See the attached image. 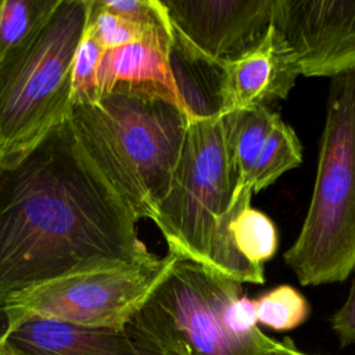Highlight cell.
Instances as JSON below:
<instances>
[{
	"instance_id": "1",
	"label": "cell",
	"mask_w": 355,
	"mask_h": 355,
	"mask_svg": "<svg viewBox=\"0 0 355 355\" xmlns=\"http://www.w3.org/2000/svg\"><path fill=\"white\" fill-rule=\"evenodd\" d=\"M136 223L67 121L0 168V308L54 279L150 258Z\"/></svg>"
},
{
	"instance_id": "2",
	"label": "cell",
	"mask_w": 355,
	"mask_h": 355,
	"mask_svg": "<svg viewBox=\"0 0 355 355\" xmlns=\"http://www.w3.org/2000/svg\"><path fill=\"white\" fill-rule=\"evenodd\" d=\"M240 111L189 119L169 190L153 222L168 252L207 266L239 283L262 284L263 268L245 261L234 247L230 222L251 205L252 191L234 196L237 176L233 143Z\"/></svg>"
},
{
	"instance_id": "3",
	"label": "cell",
	"mask_w": 355,
	"mask_h": 355,
	"mask_svg": "<svg viewBox=\"0 0 355 355\" xmlns=\"http://www.w3.org/2000/svg\"><path fill=\"white\" fill-rule=\"evenodd\" d=\"M189 119L168 100L112 93L73 105L68 123L136 220H153L172 183Z\"/></svg>"
},
{
	"instance_id": "4",
	"label": "cell",
	"mask_w": 355,
	"mask_h": 355,
	"mask_svg": "<svg viewBox=\"0 0 355 355\" xmlns=\"http://www.w3.org/2000/svg\"><path fill=\"white\" fill-rule=\"evenodd\" d=\"M283 258L302 286L355 270V75L330 82L311 202Z\"/></svg>"
},
{
	"instance_id": "5",
	"label": "cell",
	"mask_w": 355,
	"mask_h": 355,
	"mask_svg": "<svg viewBox=\"0 0 355 355\" xmlns=\"http://www.w3.org/2000/svg\"><path fill=\"white\" fill-rule=\"evenodd\" d=\"M89 0H60L37 35L0 65V168L11 166L71 115V72Z\"/></svg>"
},
{
	"instance_id": "6",
	"label": "cell",
	"mask_w": 355,
	"mask_h": 355,
	"mask_svg": "<svg viewBox=\"0 0 355 355\" xmlns=\"http://www.w3.org/2000/svg\"><path fill=\"white\" fill-rule=\"evenodd\" d=\"M241 294V283L176 258L125 330L164 355H263L280 341L265 333L243 337L230 327L229 309Z\"/></svg>"
},
{
	"instance_id": "7",
	"label": "cell",
	"mask_w": 355,
	"mask_h": 355,
	"mask_svg": "<svg viewBox=\"0 0 355 355\" xmlns=\"http://www.w3.org/2000/svg\"><path fill=\"white\" fill-rule=\"evenodd\" d=\"M176 257L154 254L139 262L71 273L21 291L0 308L8 331L29 319L122 330L172 269Z\"/></svg>"
},
{
	"instance_id": "8",
	"label": "cell",
	"mask_w": 355,
	"mask_h": 355,
	"mask_svg": "<svg viewBox=\"0 0 355 355\" xmlns=\"http://www.w3.org/2000/svg\"><path fill=\"white\" fill-rule=\"evenodd\" d=\"M173 31L172 46L215 65L254 50L272 25L275 0H161Z\"/></svg>"
},
{
	"instance_id": "9",
	"label": "cell",
	"mask_w": 355,
	"mask_h": 355,
	"mask_svg": "<svg viewBox=\"0 0 355 355\" xmlns=\"http://www.w3.org/2000/svg\"><path fill=\"white\" fill-rule=\"evenodd\" d=\"M272 25L301 75H355V0H275Z\"/></svg>"
},
{
	"instance_id": "10",
	"label": "cell",
	"mask_w": 355,
	"mask_h": 355,
	"mask_svg": "<svg viewBox=\"0 0 355 355\" xmlns=\"http://www.w3.org/2000/svg\"><path fill=\"white\" fill-rule=\"evenodd\" d=\"M300 69L280 32L270 25L262 42L241 58L220 68L219 114L268 107L284 100L295 86Z\"/></svg>"
},
{
	"instance_id": "11",
	"label": "cell",
	"mask_w": 355,
	"mask_h": 355,
	"mask_svg": "<svg viewBox=\"0 0 355 355\" xmlns=\"http://www.w3.org/2000/svg\"><path fill=\"white\" fill-rule=\"evenodd\" d=\"M3 341L15 355H164L133 338L125 329H90L47 319H29Z\"/></svg>"
},
{
	"instance_id": "12",
	"label": "cell",
	"mask_w": 355,
	"mask_h": 355,
	"mask_svg": "<svg viewBox=\"0 0 355 355\" xmlns=\"http://www.w3.org/2000/svg\"><path fill=\"white\" fill-rule=\"evenodd\" d=\"M169 53L171 50L147 40L104 50L96 78L97 100L112 93L155 97L168 100L187 112Z\"/></svg>"
},
{
	"instance_id": "13",
	"label": "cell",
	"mask_w": 355,
	"mask_h": 355,
	"mask_svg": "<svg viewBox=\"0 0 355 355\" xmlns=\"http://www.w3.org/2000/svg\"><path fill=\"white\" fill-rule=\"evenodd\" d=\"M60 0H0V65L44 26Z\"/></svg>"
},
{
	"instance_id": "14",
	"label": "cell",
	"mask_w": 355,
	"mask_h": 355,
	"mask_svg": "<svg viewBox=\"0 0 355 355\" xmlns=\"http://www.w3.org/2000/svg\"><path fill=\"white\" fill-rule=\"evenodd\" d=\"M301 162V141L294 129L280 116L251 169L248 189H251L252 194L259 193L275 183L287 171L300 166Z\"/></svg>"
},
{
	"instance_id": "15",
	"label": "cell",
	"mask_w": 355,
	"mask_h": 355,
	"mask_svg": "<svg viewBox=\"0 0 355 355\" xmlns=\"http://www.w3.org/2000/svg\"><path fill=\"white\" fill-rule=\"evenodd\" d=\"M279 118L280 115L268 107L240 111L233 143V162L237 176L234 196L248 189L251 169Z\"/></svg>"
},
{
	"instance_id": "16",
	"label": "cell",
	"mask_w": 355,
	"mask_h": 355,
	"mask_svg": "<svg viewBox=\"0 0 355 355\" xmlns=\"http://www.w3.org/2000/svg\"><path fill=\"white\" fill-rule=\"evenodd\" d=\"M232 240L239 254L255 266L275 257L279 247V234L273 220L251 205L243 208L229 226Z\"/></svg>"
},
{
	"instance_id": "17",
	"label": "cell",
	"mask_w": 355,
	"mask_h": 355,
	"mask_svg": "<svg viewBox=\"0 0 355 355\" xmlns=\"http://www.w3.org/2000/svg\"><path fill=\"white\" fill-rule=\"evenodd\" d=\"M257 322L276 331L293 330L309 316L306 298L293 286L280 284L254 300Z\"/></svg>"
},
{
	"instance_id": "18",
	"label": "cell",
	"mask_w": 355,
	"mask_h": 355,
	"mask_svg": "<svg viewBox=\"0 0 355 355\" xmlns=\"http://www.w3.org/2000/svg\"><path fill=\"white\" fill-rule=\"evenodd\" d=\"M85 33L97 40L104 50L121 47L140 40H147L171 50V47L158 43L133 22L108 11L101 4V0H89Z\"/></svg>"
},
{
	"instance_id": "19",
	"label": "cell",
	"mask_w": 355,
	"mask_h": 355,
	"mask_svg": "<svg viewBox=\"0 0 355 355\" xmlns=\"http://www.w3.org/2000/svg\"><path fill=\"white\" fill-rule=\"evenodd\" d=\"M101 4L141 28L158 43L172 47L173 31L161 0H101Z\"/></svg>"
},
{
	"instance_id": "20",
	"label": "cell",
	"mask_w": 355,
	"mask_h": 355,
	"mask_svg": "<svg viewBox=\"0 0 355 355\" xmlns=\"http://www.w3.org/2000/svg\"><path fill=\"white\" fill-rule=\"evenodd\" d=\"M104 49L90 35H82L76 47L71 72V101L73 105L97 101V69Z\"/></svg>"
},
{
	"instance_id": "21",
	"label": "cell",
	"mask_w": 355,
	"mask_h": 355,
	"mask_svg": "<svg viewBox=\"0 0 355 355\" xmlns=\"http://www.w3.org/2000/svg\"><path fill=\"white\" fill-rule=\"evenodd\" d=\"M330 323L341 348L355 344V277L344 304L333 313Z\"/></svg>"
},
{
	"instance_id": "22",
	"label": "cell",
	"mask_w": 355,
	"mask_h": 355,
	"mask_svg": "<svg viewBox=\"0 0 355 355\" xmlns=\"http://www.w3.org/2000/svg\"><path fill=\"white\" fill-rule=\"evenodd\" d=\"M263 355H311V354H305V352L297 349L291 340H284V341H280V344L275 349H272Z\"/></svg>"
},
{
	"instance_id": "23",
	"label": "cell",
	"mask_w": 355,
	"mask_h": 355,
	"mask_svg": "<svg viewBox=\"0 0 355 355\" xmlns=\"http://www.w3.org/2000/svg\"><path fill=\"white\" fill-rule=\"evenodd\" d=\"M0 355H15L12 349L3 341L1 337H0Z\"/></svg>"
}]
</instances>
